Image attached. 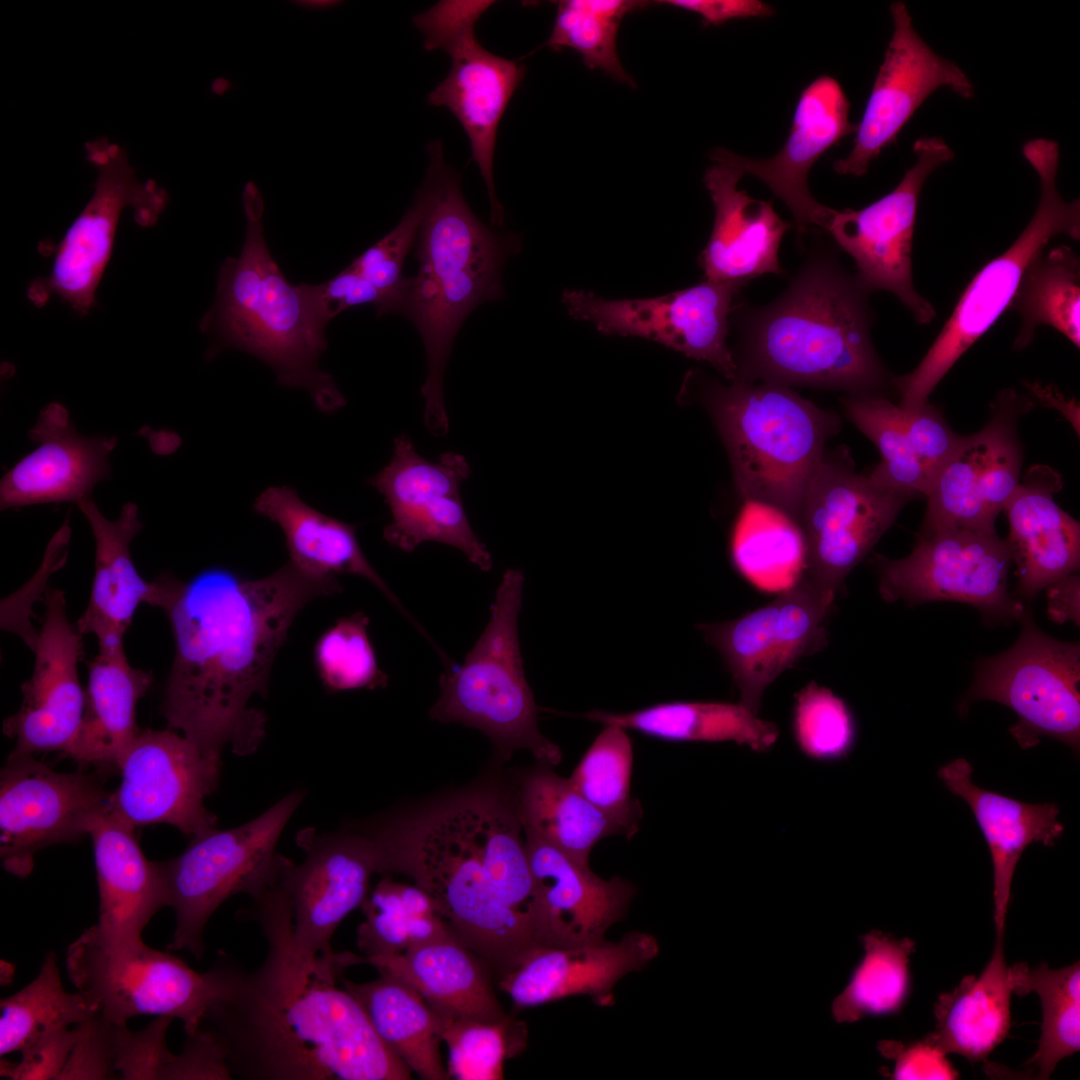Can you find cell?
Masks as SVG:
<instances>
[{"label":"cell","instance_id":"cell-35","mask_svg":"<svg viewBox=\"0 0 1080 1080\" xmlns=\"http://www.w3.org/2000/svg\"><path fill=\"white\" fill-rule=\"evenodd\" d=\"M99 893L96 926L105 933L141 937L152 917L167 907L159 862L149 861L134 830L113 819L104 807L88 824Z\"/></svg>","mask_w":1080,"mask_h":1080},{"label":"cell","instance_id":"cell-43","mask_svg":"<svg viewBox=\"0 0 1080 1080\" xmlns=\"http://www.w3.org/2000/svg\"><path fill=\"white\" fill-rule=\"evenodd\" d=\"M737 571L765 592L790 589L806 569L807 548L799 523L768 503L744 500L730 539Z\"/></svg>","mask_w":1080,"mask_h":1080},{"label":"cell","instance_id":"cell-27","mask_svg":"<svg viewBox=\"0 0 1080 1080\" xmlns=\"http://www.w3.org/2000/svg\"><path fill=\"white\" fill-rule=\"evenodd\" d=\"M849 111L850 102L840 83L821 75L801 92L789 134L777 154L753 159L718 148L711 158L762 181L789 209L801 237L810 226L824 229L833 210L814 199L808 174L828 149L855 134L857 124L849 120Z\"/></svg>","mask_w":1080,"mask_h":1080},{"label":"cell","instance_id":"cell-42","mask_svg":"<svg viewBox=\"0 0 1080 1080\" xmlns=\"http://www.w3.org/2000/svg\"><path fill=\"white\" fill-rule=\"evenodd\" d=\"M343 987L362 1005L382 1041L426 1080H445L437 1020L423 997L401 980L384 973L372 981L343 979Z\"/></svg>","mask_w":1080,"mask_h":1080},{"label":"cell","instance_id":"cell-14","mask_svg":"<svg viewBox=\"0 0 1080 1080\" xmlns=\"http://www.w3.org/2000/svg\"><path fill=\"white\" fill-rule=\"evenodd\" d=\"M86 158L96 168L93 194L56 246L50 273L27 289L37 307L60 297L81 317L95 305L96 289L110 260L117 226L126 207L142 226L155 224L168 196L153 180L140 181L125 149L101 137L85 143Z\"/></svg>","mask_w":1080,"mask_h":1080},{"label":"cell","instance_id":"cell-56","mask_svg":"<svg viewBox=\"0 0 1080 1080\" xmlns=\"http://www.w3.org/2000/svg\"><path fill=\"white\" fill-rule=\"evenodd\" d=\"M174 1019L158 1016L139 1031L127 1025H117L115 1037V1070L125 1080H161L162 1073L173 1053L168 1049L166 1036Z\"/></svg>","mask_w":1080,"mask_h":1080},{"label":"cell","instance_id":"cell-55","mask_svg":"<svg viewBox=\"0 0 1080 1080\" xmlns=\"http://www.w3.org/2000/svg\"><path fill=\"white\" fill-rule=\"evenodd\" d=\"M421 215V205L415 198L400 222L348 266L390 298L392 314L399 308L407 280L402 274L403 264L417 239Z\"/></svg>","mask_w":1080,"mask_h":1080},{"label":"cell","instance_id":"cell-3","mask_svg":"<svg viewBox=\"0 0 1080 1080\" xmlns=\"http://www.w3.org/2000/svg\"><path fill=\"white\" fill-rule=\"evenodd\" d=\"M869 294L835 244H813L776 299L735 305L737 379L881 395L893 379L871 340Z\"/></svg>","mask_w":1080,"mask_h":1080},{"label":"cell","instance_id":"cell-13","mask_svg":"<svg viewBox=\"0 0 1080 1080\" xmlns=\"http://www.w3.org/2000/svg\"><path fill=\"white\" fill-rule=\"evenodd\" d=\"M1016 642L1003 653L980 659L970 689L959 705L961 715L982 700L1011 708L1018 721L1009 728L1026 750L1047 736L1080 751V646L1054 639L1026 611Z\"/></svg>","mask_w":1080,"mask_h":1080},{"label":"cell","instance_id":"cell-2","mask_svg":"<svg viewBox=\"0 0 1080 1080\" xmlns=\"http://www.w3.org/2000/svg\"><path fill=\"white\" fill-rule=\"evenodd\" d=\"M342 590L337 578H315L289 561L274 573L247 579L209 567L189 581L173 577L163 610L175 653L161 713L203 752L221 756L230 746L253 753L266 716L249 707L265 696L278 650L298 612L311 600Z\"/></svg>","mask_w":1080,"mask_h":1080},{"label":"cell","instance_id":"cell-39","mask_svg":"<svg viewBox=\"0 0 1080 1080\" xmlns=\"http://www.w3.org/2000/svg\"><path fill=\"white\" fill-rule=\"evenodd\" d=\"M1003 936L1004 931L996 932L993 954L978 976L963 977L934 1004L936 1026L927 1036L946 1054L984 1061L1009 1033L1013 986Z\"/></svg>","mask_w":1080,"mask_h":1080},{"label":"cell","instance_id":"cell-25","mask_svg":"<svg viewBox=\"0 0 1080 1080\" xmlns=\"http://www.w3.org/2000/svg\"><path fill=\"white\" fill-rule=\"evenodd\" d=\"M890 13L893 33L857 124L853 148L845 158L833 163L838 174H866L871 161L896 140L936 89L947 87L967 99L974 95L967 74L956 63L936 54L920 37L903 2H893Z\"/></svg>","mask_w":1080,"mask_h":1080},{"label":"cell","instance_id":"cell-47","mask_svg":"<svg viewBox=\"0 0 1080 1080\" xmlns=\"http://www.w3.org/2000/svg\"><path fill=\"white\" fill-rule=\"evenodd\" d=\"M0 1012L1 1058L20 1052L51 1030L76 1025L97 1013L82 993L64 988L53 951L45 955L34 980L1 999Z\"/></svg>","mask_w":1080,"mask_h":1080},{"label":"cell","instance_id":"cell-7","mask_svg":"<svg viewBox=\"0 0 1080 1080\" xmlns=\"http://www.w3.org/2000/svg\"><path fill=\"white\" fill-rule=\"evenodd\" d=\"M706 391L739 494L798 522L825 443L839 430L837 416L774 383L736 379L709 384Z\"/></svg>","mask_w":1080,"mask_h":1080},{"label":"cell","instance_id":"cell-61","mask_svg":"<svg viewBox=\"0 0 1080 1080\" xmlns=\"http://www.w3.org/2000/svg\"><path fill=\"white\" fill-rule=\"evenodd\" d=\"M228 1080L233 1075L218 1041L205 1029L187 1035L182 1051L173 1054L161 1080Z\"/></svg>","mask_w":1080,"mask_h":1080},{"label":"cell","instance_id":"cell-19","mask_svg":"<svg viewBox=\"0 0 1080 1080\" xmlns=\"http://www.w3.org/2000/svg\"><path fill=\"white\" fill-rule=\"evenodd\" d=\"M296 841L305 858L299 864L288 859L277 884L291 912V955L297 963L310 965L334 953L331 938L366 899L372 875L380 873V859L366 834L308 828Z\"/></svg>","mask_w":1080,"mask_h":1080},{"label":"cell","instance_id":"cell-33","mask_svg":"<svg viewBox=\"0 0 1080 1080\" xmlns=\"http://www.w3.org/2000/svg\"><path fill=\"white\" fill-rule=\"evenodd\" d=\"M77 506L90 524L96 552L89 603L76 626L82 634L96 635L98 644L123 642L141 603L163 608L173 576L147 582L137 572L129 549L142 529L136 504L126 503L116 520L107 519L92 498Z\"/></svg>","mask_w":1080,"mask_h":1080},{"label":"cell","instance_id":"cell-23","mask_svg":"<svg viewBox=\"0 0 1080 1080\" xmlns=\"http://www.w3.org/2000/svg\"><path fill=\"white\" fill-rule=\"evenodd\" d=\"M470 473L464 456L447 452L429 461L407 435L398 436L389 464L369 480L391 511L384 540L404 552L426 541L451 545L478 568L489 571L491 554L473 531L460 496L461 484Z\"/></svg>","mask_w":1080,"mask_h":1080},{"label":"cell","instance_id":"cell-57","mask_svg":"<svg viewBox=\"0 0 1080 1080\" xmlns=\"http://www.w3.org/2000/svg\"><path fill=\"white\" fill-rule=\"evenodd\" d=\"M75 1027L77 1037L58 1080L114 1079L117 1025L96 1013Z\"/></svg>","mask_w":1080,"mask_h":1080},{"label":"cell","instance_id":"cell-31","mask_svg":"<svg viewBox=\"0 0 1080 1080\" xmlns=\"http://www.w3.org/2000/svg\"><path fill=\"white\" fill-rule=\"evenodd\" d=\"M743 173L716 163L704 175L715 216L709 240L699 255L705 280L744 287L764 274H782L779 249L792 223L782 219L772 201L752 198L738 189Z\"/></svg>","mask_w":1080,"mask_h":1080},{"label":"cell","instance_id":"cell-5","mask_svg":"<svg viewBox=\"0 0 1080 1080\" xmlns=\"http://www.w3.org/2000/svg\"><path fill=\"white\" fill-rule=\"evenodd\" d=\"M245 241L238 257L219 270L216 298L200 329L213 338L210 357L237 349L270 366L278 382L306 390L318 409L333 412L345 398L331 375L319 369L327 348L326 327L316 318L301 284L292 285L264 238L263 198L253 182L244 187Z\"/></svg>","mask_w":1080,"mask_h":1080},{"label":"cell","instance_id":"cell-22","mask_svg":"<svg viewBox=\"0 0 1080 1080\" xmlns=\"http://www.w3.org/2000/svg\"><path fill=\"white\" fill-rule=\"evenodd\" d=\"M109 792L82 771L61 773L33 755L11 753L0 775V858L10 874L24 878L37 852L88 834L92 816Z\"/></svg>","mask_w":1080,"mask_h":1080},{"label":"cell","instance_id":"cell-40","mask_svg":"<svg viewBox=\"0 0 1080 1080\" xmlns=\"http://www.w3.org/2000/svg\"><path fill=\"white\" fill-rule=\"evenodd\" d=\"M583 718L667 741H733L759 753L769 751L779 735L775 723L740 702L671 701L624 713L593 710Z\"/></svg>","mask_w":1080,"mask_h":1080},{"label":"cell","instance_id":"cell-10","mask_svg":"<svg viewBox=\"0 0 1080 1080\" xmlns=\"http://www.w3.org/2000/svg\"><path fill=\"white\" fill-rule=\"evenodd\" d=\"M304 797L303 790H294L250 821L193 837L180 855L159 862L167 907L176 917L169 950L200 959L205 927L219 906L236 894L254 897L277 882L288 860L277 844Z\"/></svg>","mask_w":1080,"mask_h":1080},{"label":"cell","instance_id":"cell-44","mask_svg":"<svg viewBox=\"0 0 1080 1080\" xmlns=\"http://www.w3.org/2000/svg\"><path fill=\"white\" fill-rule=\"evenodd\" d=\"M1009 308L1021 317L1014 348L1023 349L1040 325H1048L1080 346V262L1075 251L1060 245L1041 251L1027 266Z\"/></svg>","mask_w":1080,"mask_h":1080},{"label":"cell","instance_id":"cell-28","mask_svg":"<svg viewBox=\"0 0 1080 1080\" xmlns=\"http://www.w3.org/2000/svg\"><path fill=\"white\" fill-rule=\"evenodd\" d=\"M535 882L538 911L535 935L538 947L578 946L605 939L621 921L634 897L630 882L605 880L523 829Z\"/></svg>","mask_w":1080,"mask_h":1080},{"label":"cell","instance_id":"cell-20","mask_svg":"<svg viewBox=\"0 0 1080 1080\" xmlns=\"http://www.w3.org/2000/svg\"><path fill=\"white\" fill-rule=\"evenodd\" d=\"M743 287L703 280L692 287L646 299L610 300L584 290H566L562 302L575 319L604 334L637 336L709 362L728 380L737 366L727 346L730 316Z\"/></svg>","mask_w":1080,"mask_h":1080},{"label":"cell","instance_id":"cell-49","mask_svg":"<svg viewBox=\"0 0 1080 1080\" xmlns=\"http://www.w3.org/2000/svg\"><path fill=\"white\" fill-rule=\"evenodd\" d=\"M841 401L852 423L880 452L881 461L868 477L892 491L925 495L931 479L915 453L903 409L881 395H847Z\"/></svg>","mask_w":1080,"mask_h":1080},{"label":"cell","instance_id":"cell-37","mask_svg":"<svg viewBox=\"0 0 1080 1080\" xmlns=\"http://www.w3.org/2000/svg\"><path fill=\"white\" fill-rule=\"evenodd\" d=\"M416 990L433 1011L485 1022L504 1014L487 974L475 955L455 934L384 957L354 956Z\"/></svg>","mask_w":1080,"mask_h":1080},{"label":"cell","instance_id":"cell-16","mask_svg":"<svg viewBox=\"0 0 1080 1080\" xmlns=\"http://www.w3.org/2000/svg\"><path fill=\"white\" fill-rule=\"evenodd\" d=\"M912 496L883 488L855 472L847 454H824L807 487L798 523L804 533V574L835 595Z\"/></svg>","mask_w":1080,"mask_h":1080},{"label":"cell","instance_id":"cell-51","mask_svg":"<svg viewBox=\"0 0 1080 1080\" xmlns=\"http://www.w3.org/2000/svg\"><path fill=\"white\" fill-rule=\"evenodd\" d=\"M647 5L634 0H563L557 2L552 32L545 45L578 52L590 69H599L618 82L633 85L617 52V32L623 17Z\"/></svg>","mask_w":1080,"mask_h":1080},{"label":"cell","instance_id":"cell-18","mask_svg":"<svg viewBox=\"0 0 1080 1080\" xmlns=\"http://www.w3.org/2000/svg\"><path fill=\"white\" fill-rule=\"evenodd\" d=\"M221 764V756L172 729L140 730L119 763L121 782L109 792L105 811L134 831L162 823L199 836L217 828L204 802L218 786Z\"/></svg>","mask_w":1080,"mask_h":1080},{"label":"cell","instance_id":"cell-60","mask_svg":"<svg viewBox=\"0 0 1080 1080\" xmlns=\"http://www.w3.org/2000/svg\"><path fill=\"white\" fill-rule=\"evenodd\" d=\"M902 409L915 453L932 483L955 450L960 436L953 432L940 410L928 402L916 409Z\"/></svg>","mask_w":1080,"mask_h":1080},{"label":"cell","instance_id":"cell-26","mask_svg":"<svg viewBox=\"0 0 1080 1080\" xmlns=\"http://www.w3.org/2000/svg\"><path fill=\"white\" fill-rule=\"evenodd\" d=\"M45 606L43 625L32 646L33 673L21 686L20 709L3 721V733L15 740L13 754L63 753L84 712L85 691L78 675L83 634L67 617L62 590H48Z\"/></svg>","mask_w":1080,"mask_h":1080},{"label":"cell","instance_id":"cell-45","mask_svg":"<svg viewBox=\"0 0 1080 1080\" xmlns=\"http://www.w3.org/2000/svg\"><path fill=\"white\" fill-rule=\"evenodd\" d=\"M365 920L357 929L363 958L403 953L410 948L453 935L433 898L418 885L385 878L361 905Z\"/></svg>","mask_w":1080,"mask_h":1080},{"label":"cell","instance_id":"cell-4","mask_svg":"<svg viewBox=\"0 0 1080 1080\" xmlns=\"http://www.w3.org/2000/svg\"><path fill=\"white\" fill-rule=\"evenodd\" d=\"M427 151L430 163L416 195L422 210L415 252L419 269L406 280L397 314L411 320L422 338L427 357L424 424L433 435L444 436L449 420L443 377L454 338L477 306L502 296L504 264L519 252L521 240L496 232L474 215L440 141L430 142Z\"/></svg>","mask_w":1080,"mask_h":1080},{"label":"cell","instance_id":"cell-52","mask_svg":"<svg viewBox=\"0 0 1080 1080\" xmlns=\"http://www.w3.org/2000/svg\"><path fill=\"white\" fill-rule=\"evenodd\" d=\"M433 1012L449 1052L448 1073L456 1079L501 1080L505 1061L527 1044L524 1023L507 1016L485 1022Z\"/></svg>","mask_w":1080,"mask_h":1080},{"label":"cell","instance_id":"cell-53","mask_svg":"<svg viewBox=\"0 0 1080 1080\" xmlns=\"http://www.w3.org/2000/svg\"><path fill=\"white\" fill-rule=\"evenodd\" d=\"M369 618L362 612L339 618L317 639L313 661L329 692L376 689L387 684L368 635Z\"/></svg>","mask_w":1080,"mask_h":1080},{"label":"cell","instance_id":"cell-9","mask_svg":"<svg viewBox=\"0 0 1080 1080\" xmlns=\"http://www.w3.org/2000/svg\"><path fill=\"white\" fill-rule=\"evenodd\" d=\"M66 969L77 991L116 1025L138 1015L167 1016L195 1033L226 985V957L206 972L147 946L141 937L111 935L96 924L67 948Z\"/></svg>","mask_w":1080,"mask_h":1080},{"label":"cell","instance_id":"cell-8","mask_svg":"<svg viewBox=\"0 0 1080 1080\" xmlns=\"http://www.w3.org/2000/svg\"><path fill=\"white\" fill-rule=\"evenodd\" d=\"M523 584L521 571L504 573L484 631L463 663L440 676V694L430 717L477 728L502 749H527L551 766L560 763L562 754L539 730L520 652Z\"/></svg>","mask_w":1080,"mask_h":1080},{"label":"cell","instance_id":"cell-48","mask_svg":"<svg viewBox=\"0 0 1080 1080\" xmlns=\"http://www.w3.org/2000/svg\"><path fill=\"white\" fill-rule=\"evenodd\" d=\"M864 956L849 984L833 1003L838 1022L897 1012L910 990L909 958L915 942L872 931L861 937Z\"/></svg>","mask_w":1080,"mask_h":1080},{"label":"cell","instance_id":"cell-58","mask_svg":"<svg viewBox=\"0 0 1080 1080\" xmlns=\"http://www.w3.org/2000/svg\"><path fill=\"white\" fill-rule=\"evenodd\" d=\"M301 286L316 318L325 327L341 312L356 305L375 306L378 317L392 314L390 298L348 266L323 283Z\"/></svg>","mask_w":1080,"mask_h":1080},{"label":"cell","instance_id":"cell-11","mask_svg":"<svg viewBox=\"0 0 1080 1080\" xmlns=\"http://www.w3.org/2000/svg\"><path fill=\"white\" fill-rule=\"evenodd\" d=\"M1058 165L1059 159L1053 154H1041L1033 160L1031 166L1041 183L1033 217L1014 243L973 277L918 366L909 374L893 378L900 407L916 409L928 402L955 362L1009 308L1027 266L1050 239L1059 234L1079 239V200L1066 202L1058 193Z\"/></svg>","mask_w":1080,"mask_h":1080},{"label":"cell","instance_id":"cell-50","mask_svg":"<svg viewBox=\"0 0 1080 1080\" xmlns=\"http://www.w3.org/2000/svg\"><path fill=\"white\" fill-rule=\"evenodd\" d=\"M633 746L627 730L604 725L568 778L592 805L632 836L638 829L642 809L631 796Z\"/></svg>","mask_w":1080,"mask_h":1080},{"label":"cell","instance_id":"cell-62","mask_svg":"<svg viewBox=\"0 0 1080 1080\" xmlns=\"http://www.w3.org/2000/svg\"><path fill=\"white\" fill-rule=\"evenodd\" d=\"M880 1052L894 1060L893 1079H956L959 1074L946 1053L926 1035L909 1044L883 1041Z\"/></svg>","mask_w":1080,"mask_h":1080},{"label":"cell","instance_id":"cell-63","mask_svg":"<svg viewBox=\"0 0 1080 1080\" xmlns=\"http://www.w3.org/2000/svg\"><path fill=\"white\" fill-rule=\"evenodd\" d=\"M661 3L684 9L701 16L704 25H721L743 18L769 17L774 9L759 0H665Z\"/></svg>","mask_w":1080,"mask_h":1080},{"label":"cell","instance_id":"cell-1","mask_svg":"<svg viewBox=\"0 0 1080 1080\" xmlns=\"http://www.w3.org/2000/svg\"><path fill=\"white\" fill-rule=\"evenodd\" d=\"M244 916L261 929L266 957L248 971L228 957L222 995L199 1028L246 1080H409L412 1072L382 1041L360 1002L336 980L337 953L311 965L290 951L292 918L278 885L253 897Z\"/></svg>","mask_w":1080,"mask_h":1080},{"label":"cell","instance_id":"cell-36","mask_svg":"<svg viewBox=\"0 0 1080 1080\" xmlns=\"http://www.w3.org/2000/svg\"><path fill=\"white\" fill-rule=\"evenodd\" d=\"M153 682L132 667L124 644L99 646L88 663L85 706L78 731L63 755L81 767L116 768L139 734L136 707Z\"/></svg>","mask_w":1080,"mask_h":1080},{"label":"cell","instance_id":"cell-34","mask_svg":"<svg viewBox=\"0 0 1080 1080\" xmlns=\"http://www.w3.org/2000/svg\"><path fill=\"white\" fill-rule=\"evenodd\" d=\"M973 767L957 758L939 768L938 778L970 807L993 865V901L996 932L1004 931L1017 863L1034 843L1053 846L1063 834L1055 803L1031 804L985 790L972 780Z\"/></svg>","mask_w":1080,"mask_h":1080},{"label":"cell","instance_id":"cell-17","mask_svg":"<svg viewBox=\"0 0 1080 1080\" xmlns=\"http://www.w3.org/2000/svg\"><path fill=\"white\" fill-rule=\"evenodd\" d=\"M913 151L915 163L891 192L859 210L833 209L823 230L853 258L855 275L869 293L889 291L919 324H928L935 309L918 293L912 279L918 200L927 177L952 160L954 152L940 137L917 139Z\"/></svg>","mask_w":1080,"mask_h":1080},{"label":"cell","instance_id":"cell-30","mask_svg":"<svg viewBox=\"0 0 1080 1080\" xmlns=\"http://www.w3.org/2000/svg\"><path fill=\"white\" fill-rule=\"evenodd\" d=\"M28 437L39 445L2 477L1 510L43 503L78 504L91 498L94 486L111 476L109 456L117 438L80 435L61 404L43 408Z\"/></svg>","mask_w":1080,"mask_h":1080},{"label":"cell","instance_id":"cell-29","mask_svg":"<svg viewBox=\"0 0 1080 1080\" xmlns=\"http://www.w3.org/2000/svg\"><path fill=\"white\" fill-rule=\"evenodd\" d=\"M658 953L657 939L640 931H631L618 941L534 947L501 976L499 985L519 1008L576 995L610 1006L614 1004L613 988L618 981L642 970Z\"/></svg>","mask_w":1080,"mask_h":1080},{"label":"cell","instance_id":"cell-21","mask_svg":"<svg viewBox=\"0 0 1080 1080\" xmlns=\"http://www.w3.org/2000/svg\"><path fill=\"white\" fill-rule=\"evenodd\" d=\"M1031 407L1014 390H1004L991 405L988 424L960 436L925 494L927 509L919 535L949 528L996 532V518L1020 483L1017 420Z\"/></svg>","mask_w":1080,"mask_h":1080},{"label":"cell","instance_id":"cell-12","mask_svg":"<svg viewBox=\"0 0 1080 1080\" xmlns=\"http://www.w3.org/2000/svg\"><path fill=\"white\" fill-rule=\"evenodd\" d=\"M494 4L490 0H443L413 18L428 51H444L451 59L447 76L429 93L428 103L451 111L466 132L471 158L484 180L491 223L501 226L504 211L493 178L497 131L524 75L525 66L485 49L475 24Z\"/></svg>","mask_w":1080,"mask_h":1080},{"label":"cell","instance_id":"cell-6","mask_svg":"<svg viewBox=\"0 0 1080 1080\" xmlns=\"http://www.w3.org/2000/svg\"><path fill=\"white\" fill-rule=\"evenodd\" d=\"M367 835L378 848L381 873L411 877L456 937L500 976L537 947L531 921L504 905L487 879L468 796Z\"/></svg>","mask_w":1080,"mask_h":1080},{"label":"cell","instance_id":"cell-15","mask_svg":"<svg viewBox=\"0 0 1080 1080\" xmlns=\"http://www.w3.org/2000/svg\"><path fill=\"white\" fill-rule=\"evenodd\" d=\"M1011 561L1008 544L997 532L962 528L918 535L913 551L902 559H874L886 602H963L988 623L1020 619L1026 612L1008 590Z\"/></svg>","mask_w":1080,"mask_h":1080},{"label":"cell","instance_id":"cell-38","mask_svg":"<svg viewBox=\"0 0 1080 1080\" xmlns=\"http://www.w3.org/2000/svg\"><path fill=\"white\" fill-rule=\"evenodd\" d=\"M253 509L279 525L289 552L288 561L298 570L316 578H336L338 574L363 577L408 615L364 555L355 525L312 508L288 486L265 489L256 498Z\"/></svg>","mask_w":1080,"mask_h":1080},{"label":"cell","instance_id":"cell-54","mask_svg":"<svg viewBox=\"0 0 1080 1080\" xmlns=\"http://www.w3.org/2000/svg\"><path fill=\"white\" fill-rule=\"evenodd\" d=\"M792 732L801 753L818 762L846 758L857 740L856 722L848 705L815 682L796 695Z\"/></svg>","mask_w":1080,"mask_h":1080},{"label":"cell","instance_id":"cell-41","mask_svg":"<svg viewBox=\"0 0 1080 1080\" xmlns=\"http://www.w3.org/2000/svg\"><path fill=\"white\" fill-rule=\"evenodd\" d=\"M548 766L541 763L522 781L517 805L522 827L588 865L590 852L600 840L625 835V831L582 796L568 778Z\"/></svg>","mask_w":1080,"mask_h":1080},{"label":"cell","instance_id":"cell-59","mask_svg":"<svg viewBox=\"0 0 1080 1080\" xmlns=\"http://www.w3.org/2000/svg\"><path fill=\"white\" fill-rule=\"evenodd\" d=\"M77 1037L74 1026L51 1030L26 1045L19 1062L1 1060V1076L14 1080H58Z\"/></svg>","mask_w":1080,"mask_h":1080},{"label":"cell","instance_id":"cell-32","mask_svg":"<svg viewBox=\"0 0 1080 1080\" xmlns=\"http://www.w3.org/2000/svg\"><path fill=\"white\" fill-rule=\"evenodd\" d=\"M1061 488L1056 470L1034 465L1003 509L1009 522L1006 542L1018 578L1013 595L1022 603L1079 568L1080 527L1054 500Z\"/></svg>","mask_w":1080,"mask_h":1080},{"label":"cell","instance_id":"cell-64","mask_svg":"<svg viewBox=\"0 0 1080 1080\" xmlns=\"http://www.w3.org/2000/svg\"><path fill=\"white\" fill-rule=\"evenodd\" d=\"M294 3H296V4H298V5L302 6V7L308 8V9L310 8V9H314V10H316V9L317 10H323V9H328V8H331V7H334V6L338 5V4H340V1H334V0H306L305 1V0H303V1H295Z\"/></svg>","mask_w":1080,"mask_h":1080},{"label":"cell","instance_id":"cell-46","mask_svg":"<svg viewBox=\"0 0 1080 1080\" xmlns=\"http://www.w3.org/2000/svg\"><path fill=\"white\" fill-rule=\"evenodd\" d=\"M1013 993L1036 992L1042 1006L1041 1035L1036 1053L1025 1063L1038 1068L1037 1078L1048 1079L1056 1065L1080 1049V964L1059 969L1046 963L1009 966Z\"/></svg>","mask_w":1080,"mask_h":1080},{"label":"cell","instance_id":"cell-24","mask_svg":"<svg viewBox=\"0 0 1080 1080\" xmlns=\"http://www.w3.org/2000/svg\"><path fill=\"white\" fill-rule=\"evenodd\" d=\"M833 600L803 573L766 606L734 620L697 626L721 655L742 705L757 714L765 689L820 647Z\"/></svg>","mask_w":1080,"mask_h":1080}]
</instances>
